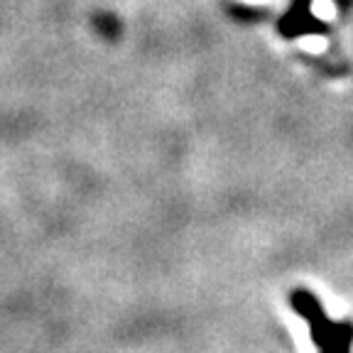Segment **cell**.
Wrapping results in <instances>:
<instances>
[{
	"label": "cell",
	"mask_w": 353,
	"mask_h": 353,
	"mask_svg": "<svg viewBox=\"0 0 353 353\" xmlns=\"http://www.w3.org/2000/svg\"><path fill=\"white\" fill-rule=\"evenodd\" d=\"M312 12L319 20H331V17L336 15V6H334V0H314L312 3Z\"/></svg>",
	"instance_id": "7a4b0ae2"
},
{
	"label": "cell",
	"mask_w": 353,
	"mask_h": 353,
	"mask_svg": "<svg viewBox=\"0 0 353 353\" xmlns=\"http://www.w3.org/2000/svg\"><path fill=\"white\" fill-rule=\"evenodd\" d=\"M243 3H248V6H263V3H268V0H243Z\"/></svg>",
	"instance_id": "277c9868"
},
{
	"label": "cell",
	"mask_w": 353,
	"mask_h": 353,
	"mask_svg": "<svg viewBox=\"0 0 353 353\" xmlns=\"http://www.w3.org/2000/svg\"><path fill=\"white\" fill-rule=\"evenodd\" d=\"M290 304L302 319L309 321V336L316 343L319 353H351L353 324L331 321L321 302L309 290H292Z\"/></svg>",
	"instance_id": "6da1fadb"
},
{
	"label": "cell",
	"mask_w": 353,
	"mask_h": 353,
	"mask_svg": "<svg viewBox=\"0 0 353 353\" xmlns=\"http://www.w3.org/2000/svg\"><path fill=\"white\" fill-rule=\"evenodd\" d=\"M299 44H302V50L312 52V54H319V52L326 50V39L321 37V34H304V37L299 39Z\"/></svg>",
	"instance_id": "3957f363"
}]
</instances>
